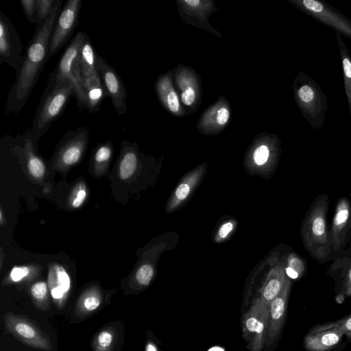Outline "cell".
<instances>
[{
    "instance_id": "1",
    "label": "cell",
    "mask_w": 351,
    "mask_h": 351,
    "mask_svg": "<svg viewBox=\"0 0 351 351\" xmlns=\"http://www.w3.org/2000/svg\"><path fill=\"white\" fill-rule=\"evenodd\" d=\"M62 0L55 8L43 27L35 30L16 71L15 79L8 93L5 112L17 114L24 107L49 58V43L56 20L62 8Z\"/></svg>"
},
{
    "instance_id": "2",
    "label": "cell",
    "mask_w": 351,
    "mask_h": 351,
    "mask_svg": "<svg viewBox=\"0 0 351 351\" xmlns=\"http://www.w3.org/2000/svg\"><path fill=\"white\" fill-rule=\"evenodd\" d=\"M329 196L317 195L307 210L301 225V237L305 250L319 263H325L332 255L327 215Z\"/></svg>"
},
{
    "instance_id": "3",
    "label": "cell",
    "mask_w": 351,
    "mask_h": 351,
    "mask_svg": "<svg viewBox=\"0 0 351 351\" xmlns=\"http://www.w3.org/2000/svg\"><path fill=\"white\" fill-rule=\"evenodd\" d=\"M73 95L75 96L73 84L67 81L58 80L53 71L49 76L30 128L34 141H37L46 133L52 123L62 115Z\"/></svg>"
},
{
    "instance_id": "4",
    "label": "cell",
    "mask_w": 351,
    "mask_h": 351,
    "mask_svg": "<svg viewBox=\"0 0 351 351\" xmlns=\"http://www.w3.org/2000/svg\"><path fill=\"white\" fill-rule=\"evenodd\" d=\"M295 103L302 115L315 129H320L328 110V98L319 84L303 71L299 72L293 84Z\"/></svg>"
},
{
    "instance_id": "5",
    "label": "cell",
    "mask_w": 351,
    "mask_h": 351,
    "mask_svg": "<svg viewBox=\"0 0 351 351\" xmlns=\"http://www.w3.org/2000/svg\"><path fill=\"white\" fill-rule=\"evenodd\" d=\"M84 35V32H78L75 34L53 70L58 80L67 81L73 84L75 97L82 109H84V89L79 66V54Z\"/></svg>"
},
{
    "instance_id": "6",
    "label": "cell",
    "mask_w": 351,
    "mask_h": 351,
    "mask_svg": "<svg viewBox=\"0 0 351 351\" xmlns=\"http://www.w3.org/2000/svg\"><path fill=\"white\" fill-rule=\"evenodd\" d=\"M290 3L335 33L351 40V20L339 10L320 0H289Z\"/></svg>"
},
{
    "instance_id": "7",
    "label": "cell",
    "mask_w": 351,
    "mask_h": 351,
    "mask_svg": "<svg viewBox=\"0 0 351 351\" xmlns=\"http://www.w3.org/2000/svg\"><path fill=\"white\" fill-rule=\"evenodd\" d=\"M348 343L335 321L314 325L303 339V346L306 351H340Z\"/></svg>"
},
{
    "instance_id": "8",
    "label": "cell",
    "mask_w": 351,
    "mask_h": 351,
    "mask_svg": "<svg viewBox=\"0 0 351 351\" xmlns=\"http://www.w3.org/2000/svg\"><path fill=\"white\" fill-rule=\"evenodd\" d=\"M82 0H69L56 20L51 34L49 58L56 54L71 38L79 23Z\"/></svg>"
},
{
    "instance_id": "9",
    "label": "cell",
    "mask_w": 351,
    "mask_h": 351,
    "mask_svg": "<svg viewBox=\"0 0 351 351\" xmlns=\"http://www.w3.org/2000/svg\"><path fill=\"white\" fill-rule=\"evenodd\" d=\"M351 239V200L346 196L341 197L335 206L330 228L331 252H341Z\"/></svg>"
},
{
    "instance_id": "10",
    "label": "cell",
    "mask_w": 351,
    "mask_h": 351,
    "mask_svg": "<svg viewBox=\"0 0 351 351\" xmlns=\"http://www.w3.org/2000/svg\"><path fill=\"white\" fill-rule=\"evenodd\" d=\"M3 320L7 330L25 345L46 351L53 350L50 339L23 317L9 313L4 315Z\"/></svg>"
},
{
    "instance_id": "11",
    "label": "cell",
    "mask_w": 351,
    "mask_h": 351,
    "mask_svg": "<svg viewBox=\"0 0 351 351\" xmlns=\"http://www.w3.org/2000/svg\"><path fill=\"white\" fill-rule=\"evenodd\" d=\"M23 43L12 21L0 11V64L16 71L23 59Z\"/></svg>"
},
{
    "instance_id": "12",
    "label": "cell",
    "mask_w": 351,
    "mask_h": 351,
    "mask_svg": "<svg viewBox=\"0 0 351 351\" xmlns=\"http://www.w3.org/2000/svg\"><path fill=\"white\" fill-rule=\"evenodd\" d=\"M97 66L114 109L119 114H125L128 108V94L121 77L117 71L99 55L97 58Z\"/></svg>"
},
{
    "instance_id": "13",
    "label": "cell",
    "mask_w": 351,
    "mask_h": 351,
    "mask_svg": "<svg viewBox=\"0 0 351 351\" xmlns=\"http://www.w3.org/2000/svg\"><path fill=\"white\" fill-rule=\"evenodd\" d=\"M326 274L334 281L336 302L343 304L351 297V256H337L326 269Z\"/></svg>"
},
{
    "instance_id": "14",
    "label": "cell",
    "mask_w": 351,
    "mask_h": 351,
    "mask_svg": "<svg viewBox=\"0 0 351 351\" xmlns=\"http://www.w3.org/2000/svg\"><path fill=\"white\" fill-rule=\"evenodd\" d=\"M290 289L291 281L287 279L281 292L269 304L267 346H272L280 337L285 319Z\"/></svg>"
},
{
    "instance_id": "15",
    "label": "cell",
    "mask_w": 351,
    "mask_h": 351,
    "mask_svg": "<svg viewBox=\"0 0 351 351\" xmlns=\"http://www.w3.org/2000/svg\"><path fill=\"white\" fill-rule=\"evenodd\" d=\"M97 54L88 36L85 33L79 54V66L84 86L101 77L97 66Z\"/></svg>"
},
{
    "instance_id": "16",
    "label": "cell",
    "mask_w": 351,
    "mask_h": 351,
    "mask_svg": "<svg viewBox=\"0 0 351 351\" xmlns=\"http://www.w3.org/2000/svg\"><path fill=\"white\" fill-rule=\"evenodd\" d=\"M49 287L54 301L61 303L71 287L69 274L61 266L56 265L49 273Z\"/></svg>"
},
{
    "instance_id": "17",
    "label": "cell",
    "mask_w": 351,
    "mask_h": 351,
    "mask_svg": "<svg viewBox=\"0 0 351 351\" xmlns=\"http://www.w3.org/2000/svg\"><path fill=\"white\" fill-rule=\"evenodd\" d=\"M335 36L339 46L343 70L344 90L349 107L351 123V54L342 38V36L335 33Z\"/></svg>"
},
{
    "instance_id": "18",
    "label": "cell",
    "mask_w": 351,
    "mask_h": 351,
    "mask_svg": "<svg viewBox=\"0 0 351 351\" xmlns=\"http://www.w3.org/2000/svg\"><path fill=\"white\" fill-rule=\"evenodd\" d=\"M108 95L102 80L84 87V110L91 113L98 111L102 101Z\"/></svg>"
},
{
    "instance_id": "19",
    "label": "cell",
    "mask_w": 351,
    "mask_h": 351,
    "mask_svg": "<svg viewBox=\"0 0 351 351\" xmlns=\"http://www.w3.org/2000/svg\"><path fill=\"white\" fill-rule=\"evenodd\" d=\"M170 82L167 78H160L156 84L157 93L162 103L168 109L177 113L180 108L178 96L174 89L170 87Z\"/></svg>"
},
{
    "instance_id": "20",
    "label": "cell",
    "mask_w": 351,
    "mask_h": 351,
    "mask_svg": "<svg viewBox=\"0 0 351 351\" xmlns=\"http://www.w3.org/2000/svg\"><path fill=\"white\" fill-rule=\"evenodd\" d=\"M101 302V297L97 291H88L77 301L75 313L77 317H84L97 309Z\"/></svg>"
},
{
    "instance_id": "21",
    "label": "cell",
    "mask_w": 351,
    "mask_h": 351,
    "mask_svg": "<svg viewBox=\"0 0 351 351\" xmlns=\"http://www.w3.org/2000/svg\"><path fill=\"white\" fill-rule=\"evenodd\" d=\"M267 305L268 304H265L263 300L259 298L255 300L247 312L243 319V332L245 336L251 335L255 332L261 315Z\"/></svg>"
},
{
    "instance_id": "22",
    "label": "cell",
    "mask_w": 351,
    "mask_h": 351,
    "mask_svg": "<svg viewBox=\"0 0 351 351\" xmlns=\"http://www.w3.org/2000/svg\"><path fill=\"white\" fill-rule=\"evenodd\" d=\"M138 164V157L135 149L125 144L123 154L119 163V176L123 180L131 177L135 171Z\"/></svg>"
},
{
    "instance_id": "23",
    "label": "cell",
    "mask_w": 351,
    "mask_h": 351,
    "mask_svg": "<svg viewBox=\"0 0 351 351\" xmlns=\"http://www.w3.org/2000/svg\"><path fill=\"white\" fill-rule=\"evenodd\" d=\"M269 319V305L264 308L254 332L251 351H261L266 341Z\"/></svg>"
},
{
    "instance_id": "24",
    "label": "cell",
    "mask_w": 351,
    "mask_h": 351,
    "mask_svg": "<svg viewBox=\"0 0 351 351\" xmlns=\"http://www.w3.org/2000/svg\"><path fill=\"white\" fill-rule=\"evenodd\" d=\"M287 280L282 274L271 278L265 286L261 298L265 304L269 305L282 290Z\"/></svg>"
},
{
    "instance_id": "25",
    "label": "cell",
    "mask_w": 351,
    "mask_h": 351,
    "mask_svg": "<svg viewBox=\"0 0 351 351\" xmlns=\"http://www.w3.org/2000/svg\"><path fill=\"white\" fill-rule=\"evenodd\" d=\"M307 263L306 259L302 258L295 254L290 256L288 261V265L285 269L287 276L291 279H299L306 273Z\"/></svg>"
},
{
    "instance_id": "26",
    "label": "cell",
    "mask_w": 351,
    "mask_h": 351,
    "mask_svg": "<svg viewBox=\"0 0 351 351\" xmlns=\"http://www.w3.org/2000/svg\"><path fill=\"white\" fill-rule=\"evenodd\" d=\"M57 0H36L37 22L35 30L40 29L51 14Z\"/></svg>"
},
{
    "instance_id": "27",
    "label": "cell",
    "mask_w": 351,
    "mask_h": 351,
    "mask_svg": "<svg viewBox=\"0 0 351 351\" xmlns=\"http://www.w3.org/2000/svg\"><path fill=\"white\" fill-rule=\"evenodd\" d=\"M115 340L113 329L106 328L96 337L94 342L95 351H111Z\"/></svg>"
},
{
    "instance_id": "28",
    "label": "cell",
    "mask_w": 351,
    "mask_h": 351,
    "mask_svg": "<svg viewBox=\"0 0 351 351\" xmlns=\"http://www.w3.org/2000/svg\"><path fill=\"white\" fill-rule=\"evenodd\" d=\"M31 293L36 306L42 310H46L43 302L47 299V285L45 282L41 281L34 284L31 287Z\"/></svg>"
},
{
    "instance_id": "29",
    "label": "cell",
    "mask_w": 351,
    "mask_h": 351,
    "mask_svg": "<svg viewBox=\"0 0 351 351\" xmlns=\"http://www.w3.org/2000/svg\"><path fill=\"white\" fill-rule=\"evenodd\" d=\"M21 5L28 22L36 23L37 22V4L36 0H21Z\"/></svg>"
},
{
    "instance_id": "30",
    "label": "cell",
    "mask_w": 351,
    "mask_h": 351,
    "mask_svg": "<svg viewBox=\"0 0 351 351\" xmlns=\"http://www.w3.org/2000/svg\"><path fill=\"white\" fill-rule=\"evenodd\" d=\"M154 275V269L149 265H143L141 266L136 273V279L137 282L143 286H147L149 284Z\"/></svg>"
},
{
    "instance_id": "31",
    "label": "cell",
    "mask_w": 351,
    "mask_h": 351,
    "mask_svg": "<svg viewBox=\"0 0 351 351\" xmlns=\"http://www.w3.org/2000/svg\"><path fill=\"white\" fill-rule=\"evenodd\" d=\"M112 155V145L110 142L100 145L95 152L94 159L97 162L108 161Z\"/></svg>"
},
{
    "instance_id": "32",
    "label": "cell",
    "mask_w": 351,
    "mask_h": 351,
    "mask_svg": "<svg viewBox=\"0 0 351 351\" xmlns=\"http://www.w3.org/2000/svg\"><path fill=\"white\" fill-rule=\"evenodd\" d=\"M269 156V150L266 145L259 146L254 152V162L258 165H262L265 164Z\"/></svg>"
},
{
    "instance_id": "33",
    "label": "cell",
    "mask_w": 351,
    "mask_h": 351,
    "mask_svg": "<svg viewBox=\"0 0 351 351\" xmlns=\"http://www.w3.org/2000/svg\"><path fill=\"white\" fill-rule=\"evenodd\" d=\"M337 325L343 331L348 341H351V313L335 320Z\"/></svg>"
},
{
    "instance_id": "34",
    "label": "cell",
    "mask_w": 351,
    "mask_h": 351,
    "mask_svg": "<svg viewBox=\"0 0 351 351\" xmlns=\"http://www.w3.org/2000/svg\"><path fill=\"white\" fill-rule=\"evenodd\" d=\"M29 270L25 266L14 267L10 272V278L13 282H19L28 276Z\"/></svg>"
},
{
    "instance_id": "35",
    "label": "cell",
    "mask_w": 351,
    "mask_h": 351,
    "mask_svg": "<svg viewBox=\"0 0 351 351\" xmlns=\"http://www.w3.org/2000/svg\"><path fill=\"white\" fill-rule=\"evenodd\" d=\"M196 93L192 86L186 88L181 93V101L186 106H191L195 100Z\"/></svg>"
},
{
    "instance_id": "36",
    "label": "cell",
    "mask_w": 351,
    "mask_h": 351,
    "mask_svg": "<svg viewBox=\"0 0 351 351\" xmlns=\"http://www.w3.org/2000/svg\"><path fill=\"white\" fill-rule=\"evenodd\" d=\"M230 117L229 110L226 108H221L218 110L217 113L216 121L219 125H226Z\"/></svg>"
},
{
    "instance_id": "37",
    "label": "cell",
    "mask_w": 351,
    "mask_h": 351,
    "mask_svg": "<svg viewBox=\"0 0 351 351\" xmlns=\"http://www.w3.org/2000/svg\"><path fill=\"white\" fill-rule=\"evenodd\" d=\"M190 191V187L187 184H181L176 191V195L179 199H184Z\"/></svg>"
},
{
    "instance_id": "38",
    "label": "cell",
    "mask_w": 351,
    "mask_h": 351,
    "mask_svg": "<svg viewBox=\"0 0 351 351\" xmlns=\"http://www.w3.org/2000/svg\"><path fill=\"white\" fill-rule=\"evenodd\" d=\"M86 197V191L84 189H80L76 195L75 198L73 201L72 206L74 208H78L84 202Z\"/></svg>"
},
{
    "instance_id": "39",
    "label": "cell",
    "mask_w": 351,
    "mask_h": 351,
    "mask_svg": "<svg viewBox=\"0 0 351 351\" xmlns=\"http://www.w3.org/2000/svg\"><path fill=\"white\" fill-rule=\"evenodd\" d=\"M233 225L231 222L223 224L219 230V234L221 237H226L228 234L232 230Z\"/></svg>"
},
{
    "instance_id": "40",
    "label": "cell",
    "mask_w": 351,
    "mask_h": 351,
    "mask_svg": "<svg viewBox=\"0 0 351 351\" xmlns=\"http://www.w3.org/2000/svg\"><path fill=\"white\" fill-rule=\"evenodd\" d=\"M146 351H156V348H155V346L153 344L149 343L147 346Z\"/></svg>"
},
{
    "instance_id": "41",
    "label": "cell",
    "mask_w": 351,
    "mask_h": 351,
    "mask_svg": "<svg viewBox=\"0 0 351 351\" xmlns=\"http://www.w3.org/2000/svg\"><path fill=\"white\" fill-rule=\"evenodd\" d=\"M344 255H346L348 256H351V239L349 243L348 248L347 251L346 252V254Z\"/></svg>"
},
{
    "instance_id": "42",
    "label": "cell",
    "mask_w": 351,
    "mask_h": 351,
    "mask_svg": "<svg viewBox=\"0 0 351 351\" xmlns=\"http://www.w3.org/2000/svg\"><path fill=\"white\" fill-rule=\"evenodd\" d=\"M208 351H224V350L219 347H213V348H210Z\"/></svg>"
},
{
    "instance_id": "43",
    "label": "cell",
    "mask_w": 351,
    "mask_h": 351,
    "mask_svg": "<svg viewBox=\"0 0 351 351\" xmlns=\"http://www.w3.org/2000/svg\"><path fill=\"white\" fill-rule=\"evenodd\" d=\"M0 216H1L0 217H1V223L2 224V223H3V212H2V210H1V211H0Z\"/></svg>"
}]
</instances>
